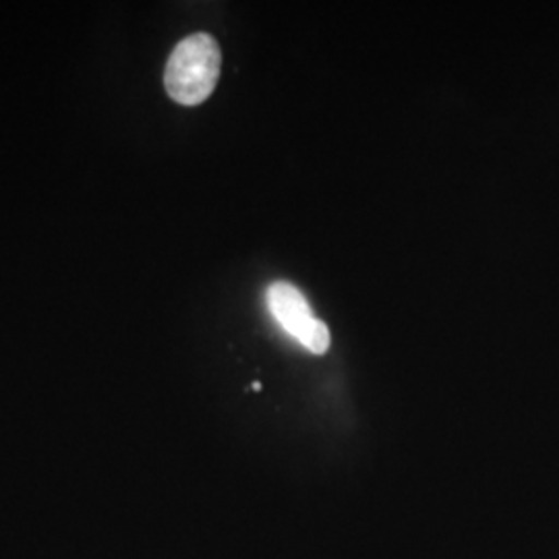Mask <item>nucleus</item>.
<instances>
[{
  "instance_id": "2",
  "label": "nucleus",
  "mask_w": 559,
  "mask_h": 559,
  "mask_svg": "<svg viewBox=\"0 0 559 559\" xmlns=\"http://www.w3.org/2000/svg\"><path fill=\"white\" fill-rule=\"evenodd\" d=\"M267 309L280 328L302 344L309 353L323 355L330 348V330L318 320L305 295L290 282H274L265 290Z\"/></svg>"
},
{
  "instance_id": "1",
  "label": "nucleus",
  "mask_w": 559,
  "mask_h": 559,
  "mask_svg": "<svg viewBox=\"0 0 559 559\" xmlns=\"http://www.w3.org/2000/svg\"><path fill=\"white\" fill-rule=\"evenodd\" d=\"M221 46L210 34H193L180 40L164 71L168 96L182 106L207 100L221 78Z\"/></svg>"
}]
</instances>
